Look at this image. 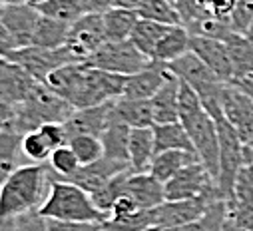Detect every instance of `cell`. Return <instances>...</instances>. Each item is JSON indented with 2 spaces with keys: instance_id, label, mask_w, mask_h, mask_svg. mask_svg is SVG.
Returning a JSON list of instances; mask_svg holds the SVG:
<instances>
[{
  "instance_id": "obj_52",
  "label": "cell",
  "mask_w": 253,
  "mask_h": 231,
  "mask_svg": "<svg viewBox=\"0 0 253 231\" xmlns=\"http://www.w3.org/2000/svg\"><path fill=\"white\" fill-rule=\"evenodd\" d=\"M243 157H245V165H253V136L243 142Z\"/></svg>"
},
{
  "instance_id": "obj_27",
  "label": "cell",
  "mask_w": 253,
  "mask_h": 231,
  "mask_svg": "<svg viewBox=\"0 0 253 231\" xmlns=\"http://www.w3.org/2000/svg\"><path fill=\"white\" fill-rule=\"evenodd\" d=\"M104 20V32L108 42H124L130 40L140 16L134 10H126V8H116L112 6L102 14Z\"/></svg>"
},
{
  "instance_id": "obj_48",
  "label": "cell",
  "mask_w": 253,
  "mask_h": 231,
  "mask_svg": "<svg viewBox=\"0 0 253 231\" xmlns=\"http://www.w3.org/2000/svg\"><path fill=\"white\" fill-rule=\"evenodd\" d=\"M14 48H16V46H14V40H12L10 32L6 30L2 18H0V56H6V54H8L10 50H14Z\"/></svg>"
},
{
  "instance_id": "obj_49",
  "label": "cell",
  "mask_w": 253,
  "mask_h": 231,
  "mask_svg": "<svg viewBox=\"0 0 253 231\" xmlns=\"http://www.w3.org/2000/svg\"><path fill=\"white\" fill-rule=\"evenodd\" d=\"M229 84L237 86L239 90H243L247 96L253 98V76H245V78H237V80H231Z\"/></svg>"
},
{
  "instance_id": "obj_31",
  "label": "cell",
  "mask_w": 253,
  "mask_h": 231,
  "mask_svg": "<svg viewBox=\"0 0 253 231\" xmlns=\"http://www.w3.org/2000/svg\"><path fill=\"white\" fill-rule=\"evenodd\" d=\"M225 44L229 48V56L233 62V80L253 76V44L243 34L235 32L225 38Z\"/></svg>"
},
{
  "instance_id": "obj_17",
  "label": "cell",
  "mask_w": 253,
  "mask_h": 231,
  "mask_svg": "<svg viewBox=\"0 0 253 231\" xmlns=\"http://www.w3.org/2000/svg\"><path fill=\"white\" fill-rule=\"evenodd\" d=\"M227 203V217L239 225L253 229V165H245L235 180Z\"/></svg>"
},
{
  "instance_id": "obj_39",
  "label": "cell",
  "mask_w": 253,
  "mask_h": 231,
  "mask_svg": "<svg viewBox=\"0 0 253 231\" xmlns=\"http://www.w3.org/2000/svg\"><path fill=\"white\" fill-rule=\"evenodd\" d=\"M68 146L76 154L80 165H88V163H94V161L104 157L102 140L96 138V136H76V138H70Z\"/></svg>"
},
{
  "instance_id": "obj_34",
  "label": "cell",
  "mask_w": 253,
  "mask_h": 231,
  "mask_svg": "<svg viewBox=\"0 0 253 231\" xmlns=\"http://www.w3.org/2000/svg\"><path fill=\"white\" fill-rule=\"evenodd\" d=\"M48 165V173H50V180L52 182H68L74 173L82 167L76 154L72 152V148L66 146H60L52 152L50 159L46 161Z\"/></svg>"
},
{
  "instance_id": "obj_24",
  "label": "cell",
  "mask_w": 253,
  "mask_h": 231,
  "mask_svg": "<svg viewBox=\"0 0 253 231\" xmlns=\"http://www.w3.org/2000/svg\"><path fill=\"white\" fill-rule=\"evenodd\" d=\"M198 154L194 152H183V150H168V152H158L152 159L150 173L162 184H168L179 169L185 165L198 161Z\"/></svg>"
},
{
  "instance_id": "obj_13",
  "label": "cell",
  "mask_w": 253,
  "mask_h": 231,
  "mask_svg": "<svg viewBox=\"0 0 253 231\" xmlns=\"http://www.w3.org/2000/svg\"><path fill=\"white\" fill-rule=\"evenodd\" d=\"M221 112L223 120L237 132L241 142H247L253 136V98L229 82L223 90Z\"/></svg>"
},
{
  "instance_id": "obj_22",
  "label": "cell",
  "mask_w": 253,
  "mask_h": 231,
  "mask_svg": "<svg viewBox=\"0 0 253 231\" xmlns=\"http://www.w3.org/2000/svg\"><path fill=\"white\" fill-rule=\"evenodd\" d=\"M112 122L126 124L128 128H152L154 126V110L150 100H132L118 98L112 102Z\"/></svg>"
},
{
  "instance_id": "obj_20",
  "label": "cell",
  "mask_w": 253,
  "mask_h": 231,
  "mask_svg": "<svg viewBox=\"0 0 253 231\" xmlns=\"http://www.w3.org/2000/svg\"><path fill=\"white\" fill-rule=\"evenodd\" d=\"M126 169H130V163L102 157V159H98V161H94V163L82 165L68 182L76 184L78 188H82L84 192H88V193L92 195V193L100 192L114 176H118V173H122V171H126Z\"/></svg>"
},
{
  "instance_id": "obj_58",
  "label": "cell",
  "mask_w": 253,
  "mask_h": 231,
  "mask_svg": "<svg viewBox=\"0 0 253 231\" xmlns=\"http://www.w3.org/2000/svg\"><path fill=\"white\" fill-rule=\"evenodd\" d=\"M2 6H4V4H2V0H0V8H2Z\"/></svg>"
},
{
  "instance_id": "obj_19",
  "label": "cell",
  "mask_w": 253,
  "mask_h": 231,
  "mask_svg": "<svg viewBox=\"0 0 253 231\" xmlns=\"http://www.w3.org/2000/svg\"><path fill=\"white\" fill-rule=\"evenodd\" d=\"M171 76L169 68L162 62L152 60L148 68H144L138 74L126 76V88H124V98L132 100H152L156 92L166 84V80Z\"/></svg>"
},
{
  "instance_id": "obj_33",
  "label": "cell",
  "mask_w": 253,
  "mask_h": 231,
  "mask_svg": "<svg viewBox=\"0 0 253 231\" xmlns=\"http://www.w3.org/2000/svg\"><path fill=\"white\" fill-rule=\"evenodd\" d=\"M20 144L22 136L20 134H10V132H0V188L6 184V180L20 167Z\"/></svg>"
},
{
  "instance_id": "obj_55",
  "label": "cell",
  "mask_w": 253,
  "mask_h": 231,
  "mask_svg": "<svg viewBox=\"0 0 253 231\" xmlns=\"http://www.w3.org/2000/svg\"><path fill=\"white\" fill-rule=\"evenodd\" d=\"M24 4H30V6H34V8H38V6H42L46 0H22Z\"/></svg>"
},
{
  "instance_id": "obj_45",
  "label": "cell",
  "mask_w": 253,
  "mask_h": 231,
  "mask_svg": "<svg viewBox=\"0 0 253 231\" xmlns=\"http://www.w3.org/2000/svg\"><path fill=\"white\" fill-rule=\"evenodd\" d=\"M140 211H144V209H140V207L136 205V201H134L130 195H122V197H118V201L114 203V207H112L108 219H114V221H126V219L136 217Z\"/></svg>"
},
{
  "instance_id": "obj_47",
  "label": "cell",
  "mask_w": 253,
  "mask_h": 231,
  "mask_svg": "<svg viewBox=\"0 0 253 231\" xmlns=\"http://www.w3.org/2000/svg\"><path fill=\"white\" fill-rule=\"evenodd\" d=\"M86 14H104L114 6V0H80Z\"/></svg>"
},
{
  "instance_id": "obj_51",
  "label": "cell",
  "mask_w": 253,
  "mask_h": 231,
  "mask_svg": "<svg viewBox=\"0 0 253 231\" xmlns=\"http://www.w3.org/2000/svg\"><path fill=\"white\" fill-rule=\"evenodd\" d=\"M144 0H114V6L116 8H126V10H134L138 12V8L142 6Z\"/></svg>"
},
{
  "instance_id": "obj_5",
  "label": "cell",
  "mask_w": 253,
  "mask_h": 231,
  "mask_svg": "<svg viewBox=\"0 0 253 231\" xmlns=\"http://www.w3.org/2000/svg\"><path fill=\"white\" fill-rule=\"evenodd\" d=\"M168 68L173 76H177L181 82H185L198 94L206 112L215 122L223 118L221 98H223V90H225L227 82H223L219 76H215L192 50L185 52L183 56H179L177 60L169 62Z\"/></svg>"
},
{
  "instance_id": "obj_15",
  "label": "cell",
  "mask_w": 253,
  "mask_h": 231,
  "mask_svg": "<svg viewBox=\"0 0 253 231\" xmlns=\"http://www.w3.org/2000/svg\"><path fill=\"white\" fill-rule=\"evenodd\" d=\"M0 18H2L6 30L10 32L16 48L32 44L34 30H36V24L40 20L38 8L30 6V4H24V2L4 4L2 8H0Z\"/></svg>"
},
{
  "instance_id": "obj_28",
  "label": "cell",
  "mask_w": 253,
  "mask_h": 231,
  "mask_svg": "<svg viewBox=\"0 0 253 231\" xmlns=\"http://www.w3.org/2000/svg\"><path fill=\"white\" fill-rule=\"evenodd\" d=\"M189 42H192V34H189V30L183 24L171 26L168 30V34L160 40V44L156 48V54H154V60L168 66L169 62L177 60L179 56L189 52Z\"/></svg>"
},
{
  "instance_id": "obj_54",
  "label": "cell",
  "mask_w": 253,
  "mask_h": 231,
  "mask_svg": "<svg viewBox=\"0 0 253 231\" xmlns=\"http://www.w3.org/2000/svg\"><path fill=\"white\" fill-rule=\"evenodd\" d=\"M181 227H168V225H150L142 231H179Z\"/></svg>"
},
{
  "instance_id": "obj_16",
  "label": "cell",
  "mask_w": 253,
  "mask_h": 231,
  "mask_svg": "<svg viewBox=\"0 0 253 231\" xmlns=\"http://www.w3.org/2000/svg\"><path fill=\"white\" fill-rule=\"evenodd\" d=\"M110 122H112V102L92 106V108L74 110L70 114V118L64 122L66 132H68V142H70V138H76V136L100 138Z\"/></svg>"
},
{
  "instance_id": "obj_37",
  "label": "cell",
  "mask_w": 253,
  "mask_h": 231,
  "mask_svg": "<svg viewBox=\"0 0 253 231\" xmlns=\"http://www.w3.org/2000/svg\"><path fill=\"white\" fill-rule=\"evenodd\" d=\"M38 12L64 24H74L80 16L86 14L80 0H46L42 6H38Z\"/></svg>"
},
{
  "instance_id": "obj_2",
  "label": "cell",
  "mask_w": 253,
  "mask_h": 231,
  "mask_svg": "<svg viewBox=\"0 0 253 231\" xmlns=\"http://www.w3.org/2000/svg\"><path fill=\"white\" fill-rule=\"evenodd\" d=\"M179 124L185 128L200 161L217 182L219 171V132L217 122L206 112L198 94L179 80Z\"/></svg>"
},
{
  "instance_id": "obj_18",
  "label": "cell",
  "mask_w": 253,
  "mask_h": 231,
  "mask_svg": "<svg viewBox=\"0 0 253 231\" xmlns=\"http://www.w3.org/2000/svg\"><path fill=\"white\" fill-rule=\"evenodd\" d=\"M36 82L38 80H34L24 68L0 56V96L10 110L28 96Z\"/></svg>"
},
{
  "instance_id": "obj_56",
  "label": "cell",
  "mask_w": 253,
  "mask_h": 231,
  "mask_svg": "<svg viewBox=\"0 0 253 231\" xmlns=\"http://www.w3.org/2000/svg\"><path fill=\"white\" fill-rule=\"evenodd\" d=\"M245 38H247V40H249V42L253 44V22H251V26H249V30L245 32Z\"/></svg>"
},
{
  "instance_id": "obj_44",
  "label": "cell",
  "mask_w": 253,
  "mask_h": 231,
  "mask_svg": "<svg viewBox=\"0 0 253 231\" xmlns=\"http://www.w3.org/2000/svg\"><path fill=\"white\" fill-rule=\"evenodd\" d=\"M38 130H40V134L46 138V142L52 146V150L68 144V132H66L64 122H50V124L40 126Z\"/></svg>"
},
{
  "instance_id": "obj_21",
  "label": "cell",
  "mask_w": 253,
  "mask_h": 231,
  "mask_svg": "<svg viewBox=\"0 0 253 231\" xmlns=\"http://www.w3.org/2000/svg\"><path fill=\"white\" fill-rule=\"evenodd\" d=\"M124 195H130L140 209H154L166 201L164 184L158 182L150 171L146 173L132 171L128 182H126Z\"/></svg>"
},
{
  "instance_id": "obj_10",
  "label": "cell",
  "mask_w": 253,
  "mask_h": 231,
  "mask_svg": "<svg viewBox=\"0 0 253 231\" xmlns=\"http://www.w3.org/2000/svg\"><path fill=\"white\" fill-rule=\"evenodd\" d=\"M4 58L12 60L20 68H24L38 82H46L48 76L54 70L74 62L70 52L64 46L58 48V50H48V48H40V46H32L30 44V46H22V48L10 50Z\"/></svg>"
},
{
  "instance_id": "obj_50",
  "label": "cell",
  "mask_w": 253,
  "mask_h": 231,
  "mask_svg": "<svg viewBox=\"0 0 253 231\" xmlns=\"http://www.w3.org/2000/svg\"><path fill=\"white\" fill-rule=\"evenodd\" d=\"M10 114H12V110L4 104L2 96H0V132H6V126H8V120H10Z\"/></svg>"
},
{
  "instance_id": "obj_11",
  "label": "cell",
  "mask_w": 253,
  "mask_h": 231,
  "mask_svg": "<svg viewBox=\"0 0 253 231\" xmlns=\"http://www.w3.org/2000/svg\"><path fill=\"white\" fill-rule=\"evenodd\" d=\"M104 20L102 14H84L74 24H70L66 50L70 52L74 62H86L88 58L106 44Z\"/></svg>"
},
{
  "instance_id": "obj_4",
  "label": "cell",
  "mask_w": 253,
  "mask_h": 231,
  "mask_svg": "<svg viewBox=\"0 0 253 231\" xmlns=\"http://www.w3.org/2000/svg\"><path fill=\"white\" fill-rule=\"evenodd\" d=\"M72 112L74 108L66 100L56 96L44 82H36L28 96L12 108L6 132L24 136L50 122H66Z\"/></svg>"
},
{
  "instance_id": "obj_43",
  "label": "cell",
  "mask_w": 253,
  "mask_h": 231,
  "mask_svg": "<svg viewBox=\"0 0 253 231\" xmlns=\"http://www.w3.org/2000/svg\"><path fill=\"white\" fill-rule=\"evenodd\" d=\"M14 225L16 231H48V219L38 209H30L14 217Z\"/></svg>"
},
{
  "instance_id": "obj_36",
  "label": "cell",
  "mask_w": 253,
  "mask_h": 231,
  "mask_svg": "<svg viewBox=\"0 0 253 231\" xmlns=\"http://www.w3.org/2000/svg\"><path fill=\"white\" fill-rule=\"evenodd\" d=\"M132 171H134V169L130 167V169H126V171L118 173V176H114V178H112L100 192L92 193V201H94L96 207H98L100 211H104L108 217H110V211H112L114 203L118 201V197L124 195L126 182H128V178H130V173H132Z\"/></svg>"
},
{
  "instance_id": "obj_25",
  "label": "cell",
  "mask_w": 253,
  "mask_h": 231,
  "mask_svg": "<svg viewBox=\"0 0 253 231\" xmlns=\"http://www.w3.org/2000/svg\"><path fill=\"white\" fill-rule=\"evenodd\" d=\"M130 167L136 173L150 171L152 159L156 155V144H154V132L152 128H136L130 136Z\"/></svg>"
},
{
  "instance_id": "obj_8",
  "label": "cell",
  "mask_w": 253,
  "mask_h": 231,
  "mask_svg": "<svg viewBox=\"0 0 253 231\" xmlns=\"http://www.w3.org/2000/svg\"><path fill=\"white\" fill-rule=\"evenodd\" d=\"M219 132V171H217V192L221 199H229L239 171L245 167L243 142L237 132L221 118L217 120Z\"/></svg>"
},
{
  "instance_id": "obj_6",
  "label": "cell",
  "mask_w": 253,
  "mask_h": 231,
  "mask_svg": "<svg viewBox=\"0 0 253 231\" xmlns=\"http://www.w3.org/2000/svg\"><path fill=\"white\" fill-rule=\"evenodd\" d=\"M46 219L58 221H106L108 215L96 207L92 195L72 182H52L46 201L38 207Z\"/></svg>"
},
{
  "instance_id": "obj_23",
  "label": "cell",
  "mask_w": 253,
  "mask_h": 231,
  "mask_svg": "<svg viewBox=\"0 0 253 231\" xmlns=\"http://www.w3.org/2000/svg\"><path fill=\"white\" fill-rule=\"evenodd\" d=\"M150 102L154 110V124L179 122V78L171 74Z\"/></svg>"
},
{
  "instance_id": "obj_1",
  "label": "cell",
  "mask_w": 253,
  "mask_h": 231,
  "mask_svg": "<svg viewBox=\"0 0 253 231\" xmlns=\"http://www.w3.org/2000/svg\"><path fill=\"white\" fill-rule=\"evenodd\" d=\"M44 84L74 110H82L122 98L126 76L92 68L86 62H72L54 70Z\"/></svg>"
},
{
  "instance_id": "obj_57",
  "label": "cell",
  "mask_w": 253,
  "mask_h": 231,
  "mask_svg": "<svg viewBox=\"0 0 253 231\" xmlns=\"http://www.w3.org/2000/svg\"><path fill=\"white\" fill-rule=\"evenodd\" d=\"M14 2H22V0H2V4H14Z\"/></svg>"
},
{
  "instance_id": "obj_38",
  "label": "cell",
  "mask_w": 253,
  "mask_h": 231,
  "mask_svg": "<svg viewBox=\"0 0 253 231\" xmlns=\"http://www.w3.org/2000/svg\"><path fill=\"white\" fill-rule=\"evenodd\" d=\"M225 219H227V203L225 199H217L198 221L183 225L179 231H223Z\"/></svg>"
},
{
  "instance_id": "obj_12",
  "label": "cell",
  "mask_w": 253,
  "mask_h": 231,
  "mask_svg": "<svg viewBox=\"0 0 253 231\" xmlns=\"http://www.w3.org/2000/svg\"><path fill=\"white\" fill-rule=\"evenodd\" d=\"M217 199L219 195H204L196 199H181V201H164L162 205L150 209L152 225H168V227H183L198 221Z\"/></svg>"
},
{
  "instance_id": "obj_30",
  "label": "cell",
  "mask_w": 253,
  "mask_h": 231,
  "mask_svg": "<svg viewBox=\"0 0 253 231\" xmlns=\"http://www.w3.org/2000/svg\"><path fill=\"white\" fill-rule=\"evenodd\" d=\"M68 32H70V24L58 22L54 18H48V16L40 14V20H38L36 30H34L32 46H40V48H48V50H58L62 46H66Z\"/></svg>"
},
{
  "instance_id": "obj_46",
  "label": "cell",
  "mask_w": 253,
  "mask_h": 231,
  "mask_svg": "<svg viewBox=\"0 0 253 231\" xmlns=\"http://www.w3.org/2000/svg\"><path fill=\"white\" fill-rule=\"evenodd\" d=\"M104 221H58L48 219V231H102Z\"/></svg>"
},
{
  "instance_id": "obj_41",
  "label": "cell",
  "mask_w": 253,
  "mask_h": 231,
  "mask_svg": "<svg viewBox=\"0 0 253 231\" xmlns=\"http://www.w3.org/2000/svg\"><path fill=\"white\" fill-rule=\"evenodd\" d=\"M202 16H211L217 20H229L237 0H196Z\"/></svg>"
},
{
  "instance_id": "obj_40",
  "label": "cell",
  "mask_w": 253,
  "mask_h": 231,
  "mask_svg": "<svg viewBox=\"0 0 253 231\" xmlns=\"http://www.w3.org/2000/svg\"><path fill=\"white\" fill-rule=\"evenodd\" d=\"M22 155L34 163H46L52 155V146L46 142V138L40 134V130L28 132L22 136V144H20Z\"/></svg>"
},
{
  "instance_id": "obj_59",
  "label": "cell",
  "mask_w": 253,
  "mask_h": 231,
  "mask_svg": "<svg viewBox=\"0 0 253 231\" xmlns=\"http://www.w3.org/2000/svg\"><path fill=\"white\" fill-rule=\"evenodd\" d=\"M247 2H253V0H247Z\"/></svg>"
},
{
  "instance_id": "obj_9",
  "label": "cell",
  "mask_w": 253,
  "mask_h": 231,
  "mask_svg": "<svg viewBox=\"0 0 253 231\" xmlns=\"http://www.w3.org/2000/svg\"><path fill=\"white\" fill-rule=\"evenodd\" d=\"M164 192H166V201L196 199V197H204V195H219L215 178L200 159L185 165L183 169H179L168 184H164Z\"/></svg>"
},
{
  "instance_id": "obj_26",
  "label": "cell",
  "mask_w": 253,
  "mask_h": 231,
  "mask_svg": "<svg viewBox=\"0 0 253 231\" xmlns=\"http://www.w3.org/2000/svg\"><path fill=\"white\" fill-rule=\"evenodd\" d=\"M130 136H132V128L120 122H110L108 128L100 136L102 146H104V157L130 163V152H128Z\"/></svg>"
},
{
  "instance_id": "obj_53",
  "label": "cell",
  "mask_w": 253,
  "mask_h": 231,
  "mask_svg": "<svg viewBox=\"0 0 253 231\" xmlns=\"http://www.w3.org/2000/svg\"><path fill=\"white\" fill-rule=\"evenodd\" d=\"M223 231H253V229H247V227L239 225L237 221H233L231 217H227L225 223H223Z\"/></svg>"
},
{
  "instance_id": "obj_32",
  "label": "cell",
  "mask_w": 253,
  "mask_h": 231,
  "mask_svg": "<svg viewBox=\"0 0 253 231\" xmlns=\"http://www.w3.org/2000/svg\"><path fill=\"white\" fill-rule=\"evenodd\" d=\"M171 26H166V24H160V22H154V20H146V18H140L132 36H130V42H134V46L144 52L150 60H154V54H156V48L160 44V40L168 34Z\"/></svg>"
},
{
  "instance_id": "obj_14",
  "label": "cell",
  "mask_w": 253,
  "mask_h": 231,
  "mask_svg": "<svg viewBox=\"0 0 253 231\" xmlns=\"http://www.w3.org/2000/svg\"><path fill=\"white\" fill-rule=\"evenodd\" d=\"M189 50H192L200 60L223 82L233 80V62L229 56V48L225 40L217 38H206V36H192L189 42Z\"/></svg>"
},
{
  "instance_id": "obj_42",
  "label": "cell",
  "mask_w": 253,
  "mask_h": 231,
  "mask_svg": "<svg viewBox=\"0 0 253 231\" xmlns=\"http://www.w3.org/2000/svg\"><path fill=\"white\" fill-rule=\"evenodd\" d=\"M253 22V2H247V0H237V4L229 16V26L235 34H243L249 30Z\"/></svg>"
},
{
  "instance_id": "obj_3",
  "label": "cell",
  "mask_w": 253,
  "mask_h": 231,
  "mask_svg": "<svg viewBox=\"0 0 253 231\" xmlns=\"http://www.w3.org/2000/svg\"><path fill=\"white\" fill-rule=\"evenodd\" d=\"M52 180L46 163L20 165L0 188V223L38 209L50 192Z\"/></svg>"
},
{
  "instance_id": "obj_29",
  "label": "cell",
  "mask_w": 253,
  "mask_h": 231,
  "mask_svg": "<svg viewBox=\"0 0 253 231\" xmlns=\"http://www.w3.org/2000/svg\"><path fill=\"white\" fill-rule=\"evenodd\" d=\"M154 144H156V154L158 152H168V150H183V152H194V144L189 140L185 128L179 122L171 124H154Z\"/></svg>"
},
{
  "instance_id": "obj_7",
  "label": "cell",
  "mask_w": 253,
  "mask_h": 231,
  "mask_svg": "<svg viewBox=\"0 0 253 231\" xmlns=\"http://www.w3.org/2000/svg\"><path fill=\"white\" fill-rule=\"evenodd\" d=\"M150 58L140 52L134 42L124 40V42H106L100 50H96L86 64L104 72L120 74V76H132L142 72L144 68L150 66Z\"/></svg>"
},
{
  "instance_id": "obj_35",
  "label": "cell",
  "mask_w": 253,
  "mask_h": 231,
  "mask_svg": "<svg viewBox=\"0 0 253 231\" xmlns=\"http://www.w3.org/2000/svg\"><path fill=\"white\" fill-rule=\"evenodd\" d=\"M138 16L146 18V20H154L166 26H179L181 22V14L177 10V6L169 0H144L142 6L138 8Z\"/></svg>"
}]
</instances>
